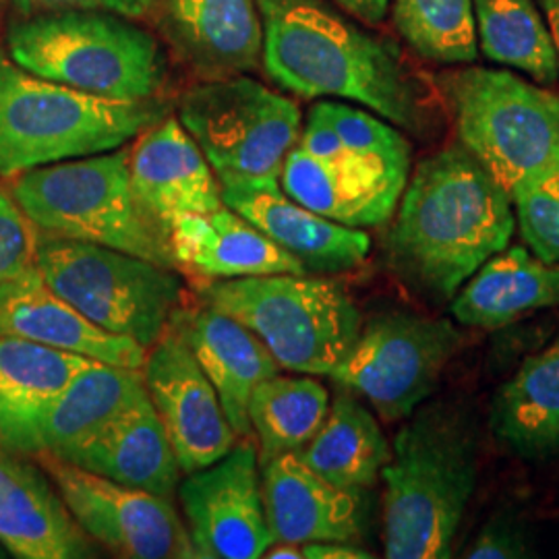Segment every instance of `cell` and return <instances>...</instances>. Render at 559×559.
I'll return each instance as SVG.
<instances>
[{"instance_id": "83f0119b", "label": "cell", "mask_w": 559, "mask_h": 559, "mask_svg": "<svg viewBox=\"0 0 559 559\" xmlns=\"http://www.w3.org/2000/svg\"><path fill=\"white\" fill-rule=\"evenodd\" d=\"M311 471L342 487L369 489L392 459L380 423L355 392L340 388L320 431L297 452Z\"/></svg>"}, {"instance_id": "ab89813d", "label": "cell", "mask_w": 559, "mask_h": 559, "mask_svg": "<svg viewBox=\"0 0 559 559\" xmlns=\"http://www.w3.org/2000/svg\"><path fill=\"white\" fill-rule=\"evenodd\" d=\"M7 556H9V551H7V549L0 545V559L7 558Z\"/></svg>"}, {"instance_id": "7c38bea8", "label": "cell", "mask_w": 559, "mask_h": 559, "mask_svg": "<svg viewBox=\"0 0 559 559\" xmlns=\"http://www.w3.org/2000/svg\"><path fill=\"white\" fill-rule=\"evenodd\" d=\"M460 344L462 334L450 320L381 313L362 323L353 350L330 378L367 400L381 419H408L433 394Z\"/></svg>"}, {"instance_id": "f546056e", "label": "cell", "mask_w": 559, "mask_h": 559, "mask_svg": "<svg viewBox=\"0 0 559 559\" xmlns=\"http://www.w3.org/2000/svg\"><path fill=\"white\" fill-rule=\"evenodd\" d=\"M330 411L325 385L311 378L272 376L261 381L249 400L251 436L260 459L299 452L320 431Z\"/></svg>"}, {"instance_id": "f35d334b", "label": "cell", "mask_w": 559, "mask_h": 559, "mask_svg": "<svg viewBox=\"0 0 559 559\" xmlns=\"http://www.w3.org/2000/svg\"><path fill=\"white\" fill-rule=\"evenodd\" d=\"M540 7H543L545 21H547V25H549V32H551L554 44H556L559 64V0H540Z\"/></svg>"}, {"instance_id": "5bb4252c", "label": "cell", "mask_w": 559, "mask_h": 559, "mask_svg": "<svg viewBox=\"0 0 559 559\" xmlns=\"http://www.w3.org/2000/svg\"><path fill=\"white\" fill-rule=\"evenodd\" d=\"M189 537L201 559H258L274 545L261 493L260 450L240 438L218 462L179 485Z\"/></svg>"}, {"instance_id": "6da1fadb", "label": "cell", "mask_w": 559, "mask_h": 559, "mask_svg": "<svg viewBox=\"0 0 559 559\" xmlns=\"http://www.w3.org/2000/svg\"><path fill=\"white\" fill-rule=\"evenodd\" d=\"M388 255L420 299L443 305L516 230L512 198L462 145L419 162L402 191Z\"/></svg>"}, {"instance_id": "d4e9b609", "label": "cell", "mask_w": 559, "mask_h": 559, "mask_svg": "<svg viewBox=\"0 0 559 559\" xmlns=\"http://www.w3.org/2000/svg\"><path fill=\"white\" fill-rule=\"evenodd\" d=\"M90 362L29 340L0 336V448L36 459L52 404Z\"/></svg>"}, {"instance_id": "f1b7e54d", "label": "cell", "mask_w": 559, "mask_h": 559, "mask_svg": "<svg viewBox=\"0 0 559 559\" xmlns=\"http://www.w3.org/2000/svg\"><path fill=\"white\" fill-rule=\"evenodd\" d=\"M143 390L141 369L92 360L52 404L41 425L40 454L64 459L122 413Z\"/></svg>"}, {"instance_id": "4dcf8cb0", "label": "cell", "mask_w": 559, "mask_h": 559, "mask_svg": "<svg viewBox=\"0 0 559 559\" xmlns=\"http://www.w3.org/2000/svg\"><path fill=\"white\" fill-rule=\"evenodd\" d=\"M480 50L487 59L514 67L537 83L559 78L558 52L535 0H473Z\"/></svg>"}, {"instance_id": "ac0fdd59", "label": "cell", "mask_w": 559, "mask_h": 559, "mask_svg": "<svg viewBox=\"0 0 559 559\" xmlns=\"http://www.w3.org/2000/svg\"><path fill=\"white\" fill-rule=\"evenodd\" d=\"M129 175L143 212L166 233L185 214H207L224 205L214 168L175 117L141 133L129 150Z\"/></svg>"}, {"instance_id": "d590c367", "label": "cell", "mask_w": 559, "mask_h": 559, "mask_svg": "<svg viewBox=\"0 0 559 559\" xmlns=\"http://www.w3.org/2000/svg\"><path fill=\"white\" fill-rule=\"evenodd\" d=\"M20 17L50 11H108L124 17H143L156 9L158 0H9Z\"/></svg>"}, {"instance_id": "4316f807", "label": "cell", "mask_w": 559, "mask_h": 559, "mask_svg": "<svg viewBox=\"0 0 559 559\" xmlns=\"http://www.w3.org/2000/svg\"><path fill=\"white\" fill-rule=\"evenodd\" d=\"M489 431L519 459L543 462L558 456L559 332L496 392Z\"/></svg>"}, {"instance_id": "cb8c5ba5", "label": "cell", "mask_w": 559, "mask_h": 559, "mask_svg": "<svg viewBox=\"0 0 559 559\" xmlns=\"http://www.w3.org/2000/svg\"><path fill=\"white\" fill-rule=\"evenodd\" d=\"M168 239L177 267L205 280L272 274H309L258 226L228 205L207 214H185L170 224Z\"/></svg>"}, {"instance_id": "603a6c76", "label": "cell", "mask_w": 559, "mask_h": 559, "mask_svg": "<svg viewBox=\"0 0 559 559\" xmlns=\"http://www.w3.org/2000/svg\"><path fill=\"white\" fill-rule=\"evenodd\" d=\"M193 350L239 438H251L249 400L261 381L280 373L270 350L240 321L203 305L179 309L170 321Z\"/></svg>"}, {"instance_id": "7402d4cb", "label": "cell", "mask_w": 559, "mask_h": 559, "mask_svg": "<svg viewBox=\"0 0 559 559\" xmlns=\"http://www.w3.org/2000/svg\"><path fill=\"white\" fill-rule=\"evenodd\" d=\"M59 460L166 500H173L179 487V462L145 390L100 431Z\"/></svg>"}, {"instance_id": "5b68a950", "label": "cell", "mask_w": 559, "mask_h": 559, "mask_svg": "<svg viewBox=\"0 0 559 559\" xmlns=\"http://www.w3.org/2000/svg\"><path fill=\"white\" fill-rule=\"evenodd\" d=\"M7 55L23 71L110 100H152L168 62L160 41L108 11H50L13 21Z\"/></svg>"}, {"instance_id": "484cf974", "label": "cell", "mask_w": 559, "mask_h": 559, "mask_svg": "<svg viewBox=\"0 0 559 559\" xmlns=\"http://www.w3.org/2000/svg\"><path fill=\"white\" fill-rule=\"evenodd\" d=\"M551 307H559V267L516 245L491 255L460 286L450 313L460 325L498 330Z\"/></svg>"}, {"instance_id": "836d02e7", "label": "cell", "mask_w": 559, "mask_h": 559, "mask_svg": "<svg viewBox=\"0 0 559 559\" xmlns=\"http://www.w3.org/2000/svg\"><path fill=\"white\" fill-rule=\"evenodd\" d=\"M38 230L20 203L0 189V284L36 263Z\"/></svg>"}, {"instance_id": "d6a6232c", "label": "cell", "mask_w": 559, "mask_h": 559, "mask_svg": "<svg viewBox=\"0 0 559 559\" xmlns=\"http://www.w3.org/2000/svg\"><path fill=\"white\" fill-rule=\"evenodd\" d=\"M512 207L526 247L559 267V168L514 193Z\"/></svg>"}, {"instance_id": "8d00e7d4", "label": "cell", "mask_w": 559, "mask_h": 559, "mask_svg": "<svg viewBox=\"0 0 559 559\" xmlns=\"http://www.w3.org/2000/svg\"><path fill=\"white\" fill-rule=\"evenodd\" d=\"M302 559H369L373 554L357 547L355 543H338V540H313L300 545Z\"/></svg>"}, {"instance_id": "2e32d148", "label": "cell", "mask_w": 559, "mask_h": 559, "mask_svg": "<svg viewBox=\"0 0 559 559\" xmlns=\"http://www.w3.org/2000/svg\"><path fill=\"white\" fill-rule=\"evenodd\" d=\"M261 493L274 543H357L369 526V496L311 471L297 452L261 460Z\"/></svg>"}, {"instance_id": "8992f818", "label": "cell", "mask_w": 559, "mask_h": 559, "mask_svg": "<svg viewBox=\"0 0 559 559\" xmlns=\"http://www.w3.org/2000/svg\"><path fill=\"white\" fill-rule=\"evenodd\" d=\"M164 115L152 100H110L41 80L0 52V177L96 156L140 138Z\"/></svg>"}, {"instance_id": "ffe728a7", "label": "cell", "mask_w": 559, "mask_h": 559, "mask_svg": "<svg viewBox=\"0 0 559 559\" xmlns=\"http://www.w3.org/2000/svg\"><path fill=\"white\" fill-rule=\"evenodd\" d=\"M0 545L20 559L96 556L48 473L7 448H0Z\"/></svg>"}, {"instance_id": "74e56055", "label": "cell", "mask_w": 559, "mask_h": 559, "mask_svg": "<svg viewBox=\"0 0 559 559\" xmlns=\"http://www.w3.org/2000/svg\"><path fill=\"white\" fill-rule=\"evenodd\" d=\"M336 2L348 15L357 17L367 25L381 23L390 9V0H336Z\"/></svg>"}, {"instance_id": "277c9868", "label": "cell", "mask_w": 559, "mask_h": 559, "mask_svg": "<svg viewBox=\"0 0 559 559\" xmlns=\"http://www.w3.org/2000/svg\"><path fill=\"white\" fill-rule=\"evenodd\" d=\"M411 177V143L357 106L318 102L280 170L290 200L328 221L373 228L390 221Z\"/></svg>"}, {"instance_id": "9a60e30c", "label": "cell", "mask_w": 559, "mask_h": 559, "mask_svg": "<svg viewBox=\"0 0 559 559\" xmlns=\"http://www.w3.org/2000/svg\"><path fill=\"white\" fill-rule=\"evenodd\" d=\"M141 373L180 473L205 468L233 450L239 436L222 408L216 388L177 328L168 325L147 348Z\"/></svg>"}, {"instance_id": "d6986e66", "label": "cell", "mask_w": 559, "mask_h": 559, "mask_svg": "<svg viewBox=\"0 0 559 559\" xmlns=\"http://www.w3.org/2000/svg\"><path fill=\"white\" fill-rule=\"evenodd\" d=\"M0 336L29 340L115 367L141 369L147 348L87 320L41 278L36 263L0 284Z\"/></svg>"}, {"instance_id": "30bf717a", "label": "cell", "mask_w": 559, "mask_h": 559, "mask_svg": "<svg viewBox=\"0 0 559 559\" xmlns=\"http://www.w3.org/2000/svg\"><path fill=\"white\" fill-rule=\"evenodd\" d=\"M46 284L102 330L152 348L182 302L177 267L85 240L38 235Z\"/></svg>"}, {"instance_id": "e575fe53", "label": "cell", "mask_w": 559, "mask_h": 559, "mask_svg": "<svg viewBox=\"0 0 559 559\" xmlns=\"http://www.w3.org/2000/svg\"><path fill=\"white\" fill-rule=\"evenodd\" d=\"M531 556V535L512 514L491 516L462 551V558L468 559H522Z\"/></svg>"}, {"instance_id": "9c48e42d", "label": "cell", "mask_w": 559, "mask_h": 559, "mask_svg": "<svg viewBox=\"0 0 559 559\" xmlns=\"http://www.w3.org/2000/svg\"><path fill=\"white\" fill-rule=\"evenodd\" d=\"M440 83L460 145L510 198L558 170V94L480 67L450 71Z\"/></svg>"}, {"instance_id": "ba28073f", "label": "cell", "mask_w": 559, "mask_h": 559, "mask_svg": "<svg viewBox=\"0 0 559 559\" xmlns=\"http://www.w3.org/2000/svg\"><path fill=\"white\" fill-rule=\"evenodd\" d=\"M205 305L249 328L280 369L332 376L359 338L362 318L338 280L313 274H272L222 280Z\"/></svg>"}, {"instance_id": "8fae6325", "label": "cell", "mask_w": 559, "mask_h": 559, "mask_svg": "<svg viewBox=\"0 0 559 559\" xmlns=\"http://www.w3.org/2000/svg\"><path fill=\"white\" fill-rule=\"evenodd\" d=\"M179 120L222 179H280L302 131L299 106L258 80L203 81L179 102Z\"/></svg>"}, {"instance_id": "3957f363", "label": "cell", "mask_w": 559, "mask_h": 559, "mask_svg": "<svg viewBox=\"0 0 559 559\" xmlns=\"http://www.w3.org/2000/svg\"><path fill=\"white\" fill-rule=\"evenodd\" d=\"M479 477V431L454 402L420 404L383 466V551L390 559L452 556Z\"/></svg>"}, {"instance_id": "e0dca14e", "label": "cell", "mask_w": 559, "mask_h": 559, "mask_svg": "<svg viewBox=\"0 0 559 559\" xmlns=\"http://www.w3.org/2000/svg\"><path fill=\"white\" fill-rule=\"evenodd\" d=\"M222 201L265 237L293 253L309 274H338L367 260L371 240L362 228L328 221L290 200L280 179H222Z\"/></svg>"}, {"instance_id": "1f68e13d", "label": "cell", "mask_w": 559, "mask_h": 559, "mask_svg": "<svg viewBox=\"0 0 559 559\" xmlns=\"http://www.w3.org/2000/svg\"><path fill=\"white\" fill-rule=\"evenodd\" d=\"M392 15L400 36L423 59L464 64L479 57L473 0H392Z\"/></svg>"}, {"instance_id": "7a4b0ae2", "label": "cell", "mask_w": 559, "mask_h": 559, "mask_svg": "<svg viewBox=\"0 0 559 559\" xmlns=\"http://www.w3.org/2000/svg\"><path fill=\"white\" fill-rule=\"evenodd\" d=\"M258 4L261 62L278 87L307 100L355 102L408 133H427L429 94L392 44L362 32L323 0Z\"/></svg>"}, {"instance_id": "4fadbf2b", "label": "cell", "mask_w": 559, "mask_h": 559, "mask_svg": "<svg viewBox=\"0 0 559 559\" xmlns=\"http://www.w3.org/2000/svg\"><path fill=\"white\" fill-rule=\"evenodd\" d=\"M83 535L129 559H198L170 500L87 473L50 454L36 456Z\"/></svg>"}, {"instance_id": "52a82bcc", "label": "cell", "mask_w": 559, "mask_h": 559, "mask_svg": "<svg viewBox=\"0 0 559 559\" xmlns=\"http://www.w3.org/2000/svg\"><path fill=\"white\" fill-rule=\"evenodd\" d=\"M11 195L38 235L96 242L177 267L168 233L135 200L129 150L25 170Z\"/></svg>"}, {"instance_id": "60d3db41", "label": "cell", "mask_w": 559, "mask_h": 559, "mask_svg": "<svg viewBox=\"0 0 559 559\" xmlns=\"http://www.w3.org/2000/svg\"><path fill=\"white\" fill-rule=\"evenodd\" d=\"M0 2H2V0H0Z\"/></svg>"}, {"instance_id": "44dd1931", "label": "cell", "mask_w": 559, "mask_h": 559, "mask_svg": "<svg viewBox=\"0 0 559 559\" xmlns=\"http://www.w3.org/2000/svg\"><path fill=\"white\" fill-rule=\"evenodd\" d=\"M160 27L203 81L247 75L263 50L258 0H158Z\"/></svg>"}]
</instances>
